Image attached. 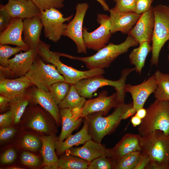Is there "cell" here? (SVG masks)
I'll return each mask as SVG.
<instances>
[{"label": "cell", "instance_id": "ac0fdd59", "mask_svg": "<svg viewBox=\"0 0 169 169\" xmlns=\"http://www.w3.org/2000/svg\"><path fill=\"white\" fill-rule=\"evenodd\" d=\"M82 108L71 110L68 108H59L62 121L61 133L57 141H62L77 129L83 121Z\"/></svg>", "mask_w": 169, "mask_h": 169}, {"label": "cell", "instance_id": "8d00e7d4", "mask_svg": "<svg viewBox=\"0 0 169 169\" xmlns=\"http://www.w3.org/2000/svg\"><path fill=\"white\" fill-rule=\"evenodd\" d=\"M41 11L51 8L60 9L64 6L65 0H31Z\"/></svg>", "mask_w": 169, "mask_h": 169}, {"label": "cell", "instance_id": "30bf717a", "mask_svg": "<svg viewBox=\"0 0 169 169\" xmlns=\"http://www.w3.org/2000/svg\"><path fill=\"white\" fill-rule=\"evenodd\" d=\"M96 21L100 26L92 32L83 27V41L87 49L98 51L106 46L111 36L109 16L105 14L98 13Z\"/></svg>", "mask_w": 169, "mask_h": 169}, {"label": "cell", "instance_id": "ffe728a7", "mask_svg": "<svg viewBox=\"0 0 169 169\" xmlns=\"http://www.w3.org/2000/svg\"><path fill=\"white\" fill-rule=\"evenodd\" d=\"M109 12L111 34L120 31L123 34H128L141 15L135 13L118 12L112 8L110 9Z\"/></svg>", "mask_w": 169, "mask_h": 169}, {"label": "cell", "instance_id": "5b68a950", "mask_svg": "<svg viewBox=\"0 0 169 169\" xmlns=\"http://www.w3.org/2000/svg\"><path fill=\"white\" fill-rule=\"evenodd\" d=\"M135 68H126L122 70L120 78L117 80L105 78L102 75H99L83 79L74 84L77 91L85 98H91L93 94L100 88L109 85L114 87L120 103L125 102L126 93L125 81L129 74L134 71Z\"/></svg>", "mask_w": 169, "mask_h": 169}, {"label": "cell", "instance_id": "db71d44e", "mask_svg": "<svg viewBox=\"0 0 169 169\" xmlns=\"http://www.w3.org/2000/svg\"><path fill=\"white\" fill-rule=\"evenodd\" d=\"M168 49L169 50V42H168ZM167 58H168V63H169V52L168 54V55Z\"/></svg>", "mask_w": 169, "mask_h": 169}, {"label": "cell", "instance_id": "4316f807", "mask_svg": "<svg viewBox=\"0 0 169 169\" xmlns=\"http://www.w3.org/2000/svg\"><path fill=\"white\" fill-rule=\"evenodd\" d=\"M138 47L134 49L129 55L131 64L135 66V70L141 74L144 66L146 59L149 53L151 51L150 43L146 41L139 43Z\"/></svg>", "mask_w": 169, "mask_h": 169}, {"label": "cell", "instance_id": "1f68e13d", "mask_svg": "<svg viewBox=\"0 0 169 169\" xmlns=\"http://www.w3.org/2000/svg\"><path fill=\"white\" fill-rule=\"evenodd\" d=\"M32 115L28 123L31 128L38 131L46 132L48 131V127L41 110L34 108L31 111Z\"/></svg>", "mask_w": 169, "mask_h": 169}, {"label": "cell", "instance_id": "bcb514c9", "mask_svg": "<svg viewBox=\"0 0 169 169\" xmlns=\"http://www.w3.org/2000/svg\"><path fill=\"white\" fill-rule=\"evenodd\" d=\"M150 161L149 156L147 154L141 152L138 163L135 169H146Z\"/></svg>", "mask_w": 169, "mask_h": 169}, {"label": "cell", "instance_id": "d590c367", "mask_svg": "<svg viewBox=\"0 0 169 169\" xmlns=\"http://www.w3.org/2000/svg\"><path fill=\"white\" fill-rule=\"evenodd\" d=\"M116 164L111 157H100L90 162L87 169H115Z\"/></svg>", "mask_w": 169, "mask_h": 169}, {"label": "cell", "instance_id": "f35d334b", "mask_svg": "<svg viewBox=\"0 0 169 169\" xmlns=\"http://www.w3.org/2000/svg\"><path fill=\"white\" fill-rule=\"evenodd\" d=\"M22 144L24 149L33 151L38 150L40 146V142L38 139L30 134L26 135L24 137Z\"/></svg>", "mask_w": 169, "mask_h": 169}, {"label": "cell", "instance_id": "7bdbcfd3", "mask_svg": "<svg viewBox=\"0 0 169 169\" xmlns=\"http://www.w3.org/2000/svg\"><path fill=\"white\" fill-rule=\"evenodd\" d=\"M16 157V154L14 150L10 148L5 151L2 155L0 161L4 164H10L14 161Z\"/></svg>", "mask_w": 169, "mask_h": 169}, {"label": "cell", "instance_id": "74e56055", "mask_svg": "<svg viewBox=\"0 0 169 169\" xmlns=\"http://www.w3.org/2000/svg\"><path fill=\"white\" fill-rule=\"evenodd\" d=\"M136 0H118L112 8L116 11L124 13H134Z\"/></svg>", "mask_w": 169, "mask_h": 169}, {"label": "cell", "instance_id": "ab89813d", "mask_svg": "<svg viewBox=\"0 0 169 169\" xmlns=\"http://www.w3.org/2000/svg\"><path fill=\"white\" fill-rule=\"evenodd\" d=\"M22 163L29 166H34L38 165L39 162V157L30 152L24 151L21 156Z\"/></svg>", "mask_w": 169, "mask_h": 169}, {"label": "cell", "instance_id": "6da1fadb", "mask_svg": "<svg viewBox=\"0 0 169 169\" xmlns=\"http://www.w3.org/2000/svg\"><path fill=\"white\" fill-rule=\"evenodd\" d=\"M141 151L147 154L150 162L146 169H169V136L156 130L140 138Z\"/></svg>", "mask_w": 169, "mask_h": 169}, {"label": "cell", "instance_id": "4dcf8cb0", "mask_svg": "<svg viewBox=\"0 0 169 169\" xmlns=\"http://www.w3.org/2000/svg\"><path fill=\"white\" fill-rule=\"evenodd\" d=\"M29 101L25 93L23 95L9 102L10 110L12 111L15 124L18 123L24 113Z\"/></svg>", "mask_w": 169, "mask_h": 169}, {"label": "cell", "instance_id": "f1b7e54d", "mask_svg": "<svg viewBox=\"0 0 169 169\" xmlns=\"http://www.w3.org/2000/svg\"><path fill=\"white\" fill-rule=\"evenodd\" d=\"M85 98L80 96L73 84L70 85L69 91L64 99L58 105L59 108L71 110L82 108L86 101Z\"/></svg>", "mask_w": 169, "mask_h": 169}, {"label": "cell", "instance_id": "9a60e30c", "mask_svg": "<svg viewBox=\"0 0 169 169\" xmlns=\"http://www.w3.org/2000/svg\"><path fill=\"white\" fill-rule=\"evenodd\" d=\"M151 6L148 11L141 14L136 23L127 34L138 43L152 41L155 24V18Z\"/></svg>", "mask_w": 169, "mask_h": 169}, {"label": "cell", "instance_id": "d4e9b609", "mask_svg": "<svg viewBox=\"0 0 169 169\" xmlns=\"http://www.w3.org/2000/svg\"><path fill=\"white\" fill-rule=\"evenodd\" d=\"M83 125L81 129L74 135L68 136L65 141L58 142L55 141L54 145L57 155H60L74 146L85 143L87 141L92 140L89 131V124L87 119H83Z\"/></svg>", "mask_w": 169, "mask_h": 169}, {"label": "cell", "instance_id": "f907efd6", "mask_svg": "<svg viewBox=\"0 0 169 169\" xmlns=\"http://www.w3.org/2000/svg\"><path fill=\"white\" fill-rule=\"evenodd\" d=\"M146 114V110L143 107L137 110L135 115L142 119L145 117Z\"/></svg>", "mask_w": 169, "mask_h": 169}, {"label": "cell", "instance_id": "ba28073f", "mask_svg": "<svg viewBox=\"0 0 169 169\" xmlns=\"http://www.w3.org/2000/svg\"><path fill=\"white\" fill-rule=\"evenodd\" d=\"M25 76L33 84L40 90L47 91H49L50 87L53 84L65 81L55 66L52 64H45L38 55Z\"/></svg>", "mask_w": 169, "mask_h": 169}, {"label": "cell", "instance_id": "83f0119b", "mask_svg": "<svg viewBox=\"0 0 169 169\" xmlns=\"http://www.w3.org/2000/svg\"><path fill=\"white\" fill-rule=\"evenodd\" d=\"M157 87L153 93L156 99L169 101V74H164L159 70L155 72Z\"/></svg>", "mask_w": 169, "mask_h": 169}, {"label": "cell", "instance_id": "7dc6e473", "mask_svg": "<svg viewBox=\"0 0 169 169\" xmlns=\"http://www.w3.org/2000/svg\"><path fill=\"white\" fill-rule=\"evenodd\" d=\"M10 101L6 97L0 95V110L1 111L5 110L8 106H9Z\"/></svg>", "mask_w": 169, "mask_h": 169}, {"label": "cell", "instance_id": "f6af8a7d", "mask_svg": "<svg viewBox=\"0 0 169 169\" xmlns=\"http://www.w3.org/2000/svg\"><path fill=\"white\" fill-rule=\"evenodd\" d=\"M16 131L15 129L12 127H3L0 131V140L1 141H6L14 135Z\"/></svg>", "mask_w": 169, "mask_h": 169}, {"label": "cell", "instance_id": "2e32d148", "mask_svg": "<svg viewBox=\"0 0 169 169\" xmlns=\"http://www.w3.org/2000/svg\"><path fill=\"white\" fill-rule=\"evenodd\" d=\"M156 87V82L153 74L139 84H126L125 90L126 92L131 94L133 107L138 110L143 107L146 101L149 96L154 93Z\"/></svg>", "mask_w": 169, "mask_h": 169}, {"label": "cell", "instance_id": "5bb4252c", "mask_svg": "<svg viewBox=\"0 0 169 169\" xmlns=\"http://www.w3.org/2000/svg\"><path fill=\"white\" fill-rule=\"evenodd\" d=\"M25 93L29 102L40 105L51 115L57 123L60 124L59 108L49 91L40 90L33 84L28 88Z\"/></svg>", "mask_w": 169, "mask_h": 169}, {"label": "cell", "instance_id": "816d5d0a", "mask_svg": "<svg viewBox=\"0 0 169 169\" xmlns=\"http://www.w3.org/2000/svg\"><path fill=\"white\" fill-rule=\"evenodd\" d=\"M98 1L101 5L104 10L106 11H109L110 8L108 5L103 0H96Z\"/></svg>", "mask_w": 169, "mask_h": 169}, {"label": "cell", "instance_id": "836d02e7", "mask_svg": "<svg viewBox=\"0 0 169 169\" xmlns=\"http://www.w3.org/2000/svg\"><path fill=\"white\" fill-rule=\"evenodd\" d=\"M70 85L65 81L58 82L51 85L49 91L58 105L67 94Z\"/></svg>", "mask_w": 169, "mask_h": 169}, {"label": "cell", "instance_id": "f546056e", "mask_svg": "<svg viewBox=\"0 0 169 169\" xmlns=\"http://www.w3.org/2000/svg\"><path fill=\"white\" fill-rule=\"evenodd\" d=\"M89 163L83 158L66 153L59 159L57 167L59 169H87Z\"/></svg>", "mask_w": 169, "mask_h": 169}, {"label": "cell", "instance_id": "8fae6325", "mask_svg": "<svg viewBox=\"0 0 169 169\" xmlns=\"http://www.w3.org/2000/svg\"><path fill=\"white\" fill-rule=\"evenodd\" d=\"M38 55L36 49H30L24 53L16 54L13 58L9 59L7 67L0 66V77L9 79L25 76Z\"/></svg>", "mask_w": 169, "mask_h": 169}, {"label": "cell", "instance_id": "484cf974", "mask_svg": "<svg viewBox=\"0 0 169 169\" xmlns=\"http://www.w3.org/2000/svg\"><path fill=\"white\" fill-rule=\"evenodd\" d=\"M40 139L42 143L41 153L44 164L47 169H58L59 159L55 152L54 143L57 139L54 135L43 136Z\"/></svg>", "mask_w": 169, "mask_h": 169}, {"label": "cell", "instance_id": "cb8c5ba5", "mask_svg": "<svg viewBox=\"0 0 169 169\" xmlns=\"http://www.w3.org/2000/svg\"><path fill=\"white\" fill-rule=\"evenodd\" d=\"M23 40L30 49H37L43 27L39 16L24 19L23 21Z\"/></svg>", "mask_w": 169, "mask_h": 169}, {"label": "cell", "instance_id": "ee69618b", "mask_svg": "<svg viewBox=\"0 0 169 169\" xmlns=\"http://www.w3.org/2000/svg\"><path fill=\"white\" fill-rule=\"evenodd\" d=\"M13 122V118L12 112L11 110L0 115V126L4 127L9 126Z\"/></svg>", "mask_w": 169, "mask_h": 169}, {"label": "cell", "instance_id": "f5cc1de1", "mask_svg": "<svg viewBox=\"0 0 169 169\" xmlns=\"http://www.w3.org/2000/svg\"><path fill=\"white\" fill-rule=\"evenodd\" d=\"M8 169H22V168L19 167L13 166V167H8Z\"/></svg>", "mask_w": 169, "mask_h": 169}, {"label": "cell", "instance_id": "44dd1931", "mask_svg": "<svg viewBox=\"0 0 169 169\" xmlns=\"http://www.w3.org/2000/svg\"><path fill=\"white\" fill-rule=\"evenodd\" d=\"M22 19L18 18H11L8 26L0 33V44L15 45L23 48L25 51L30 49L22 38L23 31Z\"/></svg>", "mask_w": 169, "mask_h": 169}, {"label": "cell", "instance_id": "d6986e66", "mask_svg": "<svg viewBox=\"0 0 169 169\" xmlns=\"http://www.w3.org/2000/svg\"><path fill=\"white\" fill-rule=\"evenodd\" d=\"M32 85L25 76L13 79L0 77V95L10 101L24 95Z\"/></svg>", "mask_w": 169, "mask_h": 169}, {"label": "cell", "instance_id": "60d3db41", "mask_svg": "<svg viewBox=\"0 0 169 169\" xmlns=\"http://www.w3.org/2000/svg\"><path fill=\"white\" fill-rule=\"evenodd\" d=\"M12 18L8 11L4 5L0 6V32H2L8 26Z\"/></svg>", "mask_w": 169, "mask_h": 169}, {"label": "cell", "instance_id": "e575fe53", "mask_svg": "<svg viewBox=\"0 0 169 169\" xmlns=\"http://www.w3.org/2000/svg\"><path fill=\"white\" fill-rule=\"evenodd\" d=\"M22 51H24V49L19 46L13 47L7 44H0V66L7 67L9 58L11 56Z\"/></svg>", "mask_w": 169, "mask_h": 169}, {"label": "cell", "instance_id": "c3c4849f", "mask_svg": "<svg viewBox=\"0 0 169 169\" xmlns=\"http://www.w3.org/2000/svg\"><path fill=\"white\" fill-rule=\"evenodd\" d=\"M137 110L133 107L130 108L127 110L124 114L123 120H125L130 116L135 115Z\"/></svg>", "mask_w": 169, "mask_h": 169}, {"label": "cell", "instance_id": "e0dca14e", "mask_svg": "<svg viewBox=\"0 0 169 169\" xmlns=\"http://www.w3.org/2000/svg\"><path fill=\"white\" fill-rule=\"evenodd\" d=\"M66 153L83 158L90 163L100 157H111L110 149L101 143L90 140L86 141L82 146L72 147L66 151Z\"/></svg>", "mask_w": 169, "mask_h": 169}, {"label": "cell", "instance_id": "7402d4cb", "mask_svg": "<svg viewBox=\"0 0 169 169\" xmlns=\"http://www.w3.org/2000/svg\"><path fill=\"white\" fill-rule=\"evenodd\" d=\"M12 18L22 19L39 16L41 11L31 0H8L4 5Z\"/></svg>", "mask_w": 169, "mask_h": 169}, {"label": "cell", "instance_id": "681fc988", "mask_svg": "<svg viewBox=\"0 0 169 169\" xmlns=\"http://www.w3.org/2000/svg\"><path fill=\"white\" fill-rule=\"evenodd\" d=\"M141 121L142 119L135 114L131 119V123L134 127L140 125Z\"/></svg>", "mask_w": 169, "mask_h": 169}, {"label": "cell", "instance_id": "9c48e42d", "mask_svg": "<svg viewBox=\"0 0 169 169\" xmlns=\"http://www.w3.org/2000/svg\"><path fill=\"white\" fill-rule=\"evenodd\" d=\"M40 16L45 37L56 43L63 36L67 25L64 23L70 21L73 15L64 18L58 9L51 8L41 11Z\"/></svg>", "mask_w": 169, "mask_h": 169}, {"label": "cell", "instance_id": "277c9868", "mask_svg": "<svg viewBox=\"0 0 169 169\" xmlns=\"http://www.w3.org/2000/svg\"><path fill=\"white\" fill-rule=\"evenodd\" d=\"M50 47V45L41 41L37 48L38 55L42 59L54 65L58 72L63 76L65 81L70 85H74L83 79L102 75L105 73L104 69L81 71L68 66L60 60L62 53L51 51Z\"/></svg>", "mask_w": 169, "mask_h": 169}, {"label": "cell", "instance_id": "52a82bcc", "mask_svg": "<svg viewBox=\"0 0 169 169\" xmlns=\"http://www.w3.org/2000/svg\"><path fill=\"white\" fill-rule=\"evenodd\" d=\"M153 10L155 24L150 64L157 66L161 50L169 40V6L159 4L153 7Z\"/></svg>", "mask_w": 169, "mask_h": 169}, {"label": "cell", "instance_id": "7c38bea8", "mask_svg": "<svg viewBox=\"0 0 169 169\" xmlns=\"http://www.w3.org/2000/svg\"><path fill=\"white\" fill-rule=\"evenodd\" d=\"M89 6L87 3L77 4L73 18L67 24L63 36L68 37L75 43L79 53H87L83 35V25L85 14Z\"/></svg>", "mask_w": 169, "mask_h": 169}, {"label": "cell", "instance_id": "7a4b0ae2", "mask_svg": "<svg viewBox=\"0 0 169 169\" xmlns=\"http://www.w3.org/2000/svg\"><path fill=\"white\" fill-rule=\"evenodd\" d=\"M133 107V102L119 104L113 112L107 116H103L100 112L90 114L86 117L88 124L89 132L92 140L101 143L103 138L114 132L123 120V115L128 109Z\"/></svg>", "mask_w": 169, "mask_h": 169}, {"label": "cell", "instance_id": "11a10c76", "mask_svg": "<svg viewBox=\"0 0 169 169\" xmlns=\"http://www.w3.org/2000/svg\"><path fill=\"white\" fill-rule=\"evenodd\" d=\"M104 1H106V0H103ZM114 2H116L118 0H113Z\"/></svg>", "mask_w": 169, "mask_h": 169}, {"label": "cell", "instance_id": "4fadbf2b", "mask_svg": "<svg viewBox=\"0 0 169 169\" xmlns=\"http://www.w3.org/2000/svg\"><path fill=\"white\" fill-rule=\"evenodd\" d=\"M108 93L106 90H104L96 98L86 100L82 108V117L97 112H102L105 116L112 108H115L120 103L116 92L109 96Z\"/></svg>", "mask_w": 169, "mask_h": 169}, {"label": "cell", "instance_id": "603a6c76", "mask_svg": "<svg viewBox=\"0 0 169 169\" xmlns=\"http://www.w3.org/2000/svg\"><path fill=\"white\" fill-rule=\"evenodd\" d=\"M139 134H126L113 148L110 149L111 157L116 163L126 155L136 151H141Z\"/></svg>", "mask_w": 169, "mask_h": 169}, {"label": "cell", "instance_id": "8992f818", "mask_svg": "<svg viewBox=\"0 0 169 169\" xmlns=\"http://www.w3.org/2000/svg\"><path fill=\"white\" fill-rule=\"evenodd\" d=\"M146 110L138 128L139 134L143 136L160 130L169 136V101L156 99Z\"/></svg>", "mask_w": 169, "mask_h": 169}, {"label": "cell", "instance_id": "3957f363", "mask_svg": "<svg viewBox=\"0 0 169 169\" xmlns=\"http://www.w3.org/2000/svg\"><path fill=\"white\" fill-rule=\"evenodd\" d=\"M138 44L133 37L128 35L125 40L120 44L110 43L91 56L79 57L66 54V57L84 63L88 69H104L108 68L116 58L126 53L129 48Z\"/></svg>", "mask_w": 169, "mask_h": 169}, {"label": "cell", "instance_id": "b9f144b4", "mask_svg": "<svg viewBox=\"0 0 169 169\" xmlns=\"http://www.w3.org/2000/svg\"><path fill=\"white\" fill-rule=\"evenodd\" d=\"M154 0H136L134 13L141 14L149 10Z\"/></svg>", "mask_w": 169, "mask_h": 169}, {"label": "cell", "instance_id": "d6a6232c", "mask_svg": "<svg viewBox=\"0 0 169 169\" xmlns=\"http://www.w3.org/2000/svg\"><path fill=\"white\" fill-rule=\"evenodd\" d=\"M141 154V151H136L126 155L116 162L115 169H135Z\"/></svg>", "mask_w": 169, "mask_h": 169}]
</instances>
